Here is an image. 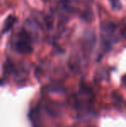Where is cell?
<instances>
[{
	"mask_svg": "<svg viewBox=\"0 0 126 127\" xmlns=\"http://www.w3.org/2000/svg\"><path fill=\"white\" fill-rule=\"evenodd\" d=\"M118 26L113 22H104L101 25V39L104 49L109 50L111 49L112 44L116 42L118 37L116 36V31Z\"/></svg>",
	"mask_w": 126,
	"mask_h": 127,
	"instance_id": "cell-1",
	"label": "cell"
},
{
	"mask_svg": "<svg viewBox=\"0 0 126 127\" xmlns=\"http://www.w3.org/2000/svg\"><path fill=\"white\" fill-rule=\"evenodd\" d=\"M16 50L21 54H30L33 51L31 36L25 30H22L17 35L15 44Z\"/></svg>",
	"mask_w": 126,
	"mask_h": 127,
	"instance_id": "cell-2",
	"label": "cell"
},
{
	"mask_svg": "<svg viewBox=\"0 0 126 127\" xmlns=\"http://www.w3.org/2000/svg\"><path fill=\"white\" fill-rule=\"evenodd\" d=\"M95 35L93 32L87 31L84 35V38H83V46L85 47L86 50L91 51L93 49V46L95 44Z\"/></svg>",
	"mask_w": 126,
	"mask_h": 127,
	"instance_id": "cell-3",
	"label": "cell"
},
{
	"mask_svg": "<svg viewBox=\"0 0 126 127\" xmlns=\"http://www.w3.org/2000/svg\"><path fill=\"white\" fill-rule=\"evenodd\" d=\"M16 22H17V17H15L14 16H9V17L5 19L4 23H3L2 33L5 34L6 32H8L9 30L14 26V24H16Z\"/></svg>",
	"mask_w": 126,
	"mask_h": 127,
	"instance_id": "cell-4",
	"label": "cell"
},
{
	"mask_svg": "<svg viewBox=\"0 0 126 127\" xmlns=\"http://www.w3.org/2000/svg\"><path fill=\"white\" fill-rule=\"evenodd\" d=\"M109 1L113 10H121L122 9V3L120 0H109Z\"/></svg>",
	"mask_w": 126,
	"mask_h": 127,
	"instance_id": "cell-5",
	"label": "cell"
},
{
	"mask_svg": "<svg viewBox=\"0 0 126 127\" xmlns=\"http://www.w3.org/2000/svg\"><path fill=\"white\" fill-rule=\"evenodd\" d=\"M45 24L47 27L49 29H51L53 26V24H54V16L49 14V15L46 16L45 17Z\"/></svg>",
	"mask_w": 126,
	"mask_h": 127,
	"instance_id": "cell-6",
	"label": "cell"
},
{
	"mask_svg": "<svg viewBox=\"0 0 126 127\" xmlns=\"http://www.w3.org/2000/svg\"><path fill=\"white\" fill-rule=\"evenodd\" d=\"M123 82L125 83V85L126 86V75L123 77Z\"/></svg>",
	"mask_w": 126,
	"mask_h": 127,
	"instance_id": "cell-7",
	"label": "cell"
}]
</instances>
